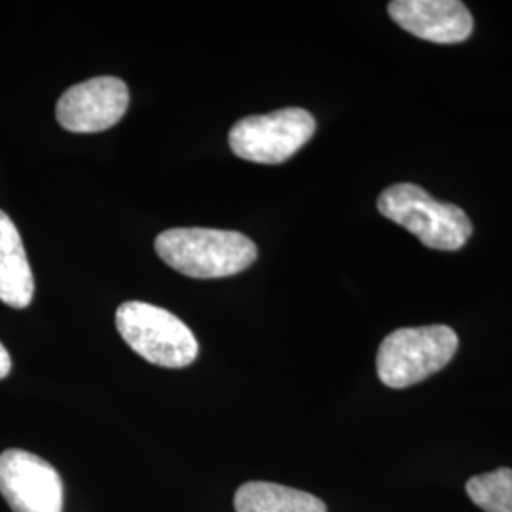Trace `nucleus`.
Here are the masks:
<instances>
[{
	"label": "nucleus",
	"mask_w": 512,
	"mask_h": 512,
	"mask_svg": "<svg viewBox=\"0 0 512 512\" xmlns=\"http://www.w3.org/2000/svg\"><path fill=\"white\" fill-rule=\"evenodd\" d=\"M156 253L188 277L219 279L247 270L256 260V245L239 232L173 228L156 238Z\"/></svg>",
	"instance_id": "1"
},
{
	"label": "nucleus",
	"mask_w": 512,
	"mask_h": 512,
	"mask_svg": "<svg viewBox=\"0 0 512 512\" xmlns=\"http://www.w3.org/2000/svg\"><path fill=\"white\" fill-rule=\"evenodd\" d=\"M378 209L429 249L459 251L473 234L471 220L458 205L437 202L418 184L385 188L378 198Z\"/></svg>",
	"instance_id": "2"
},
{
	"label": "nucleus",
	"mask_w": 512,
	"mask_h": 512,
	"mask_svg": "<svg viewBox=\"0 0 512 512\" xmlns=\"http://www.w3.org/2000/svg\"><path fill=\"white\" fill-rule=\"evenodd\" d=\"M458 346V334L446 325L393 330L378 349V376L391 389L420 384L448 365Z\"/></svg>",
	"instance_id": "3"
},
{
	"label": "nucleus",
	"mask_w": 512,
	"mask_h": 512,
	"mask_svg": "<svg viewBox=\"0 0 512 512\" xmlns=\"http://www.w3.org/2000/svg\"><path fill=\"white\" fill-rule=\"evenodd\" d=\"M116 327L129 348L152 365L184 368L198 357V340L171 311L148 302H126L116 311Z\"/></svg>",
	"instance_id": "4"
},
{
	"label": "nucleus",
	"mask_w": 512,
	"mask_h": 512,
	"mask_svg": "<svg viewBox=\"0 0 512 512\" xmlns=\"http://www.w3.org/2000/svg\"><path fill=\"white\" fill-rule=\"evenodd\" d=\"M315 133L308 110L281 109L239 120L228 141L241 160L255 164H283L304 147Z\"/></svg>",
	"instance_id": "5"
},
{
	"label": "nucleus",
	"mask_w": 512,
	"mask_h": 512,
	"mask_svg": "<svg viewBox=\"0 0 512 512\" xmlns=\"http://www.w3.org/2000/svg\"><path fill=\"white\" fill-rule=\"evenodd\" d=\"M0 494L14 512H63V480L54 467L25 450L0 456Z\"/></svg>",
	"instance_id": "6"
},
{
	"label": "nucleus",
	"mask_w": 512,
	"mask_h": 512,
	"mask_svg": "<svg viewBox=\"0 0 512 512\" xmlns=\"http://www.w3.org/2000/svg\"><path fill=\"white\" fill-rule=\"evenodd\" d=\"M129 107V90L116 76H97L61 95L55 116L73 133H97L116 126Z\"/></svg>",
	"instance_id": "7"
},
{
	"label": "nucleus",
	"mask_w": 512,
	"mask_h": 512,
	"mask_svg": "<svg viewBox=\"0 0 512 512\" xmlns=\"http://www.w3.org/2000/svg\"><path fill=\"white\" fill-rule=\"evenodd\" d=\"M387 12L406 33L437 44H459L475 27L469 8L459 0H393Z\"/></svg>",
	"instance_id": "8"
},
{
	"label": "nucleus",
	"mask_w": 512,
	"mask_h": 512,
	"mask_svg": "<svg viewBox=\"0 0 512 512\" xmlns=\"http://www.w3.org/2000/svg\"><path fill=\"white\" fill-rule=\"evenodd\" d=\"M35 277L16 224L0 211V300L23 310L33 302Z\"/></svg>",
	"instance_id": "9"
},
{
	"label": "nucleus",
	"mask_w": 512,
	"mask_h": 512,
	"mask_svg": "<svg viewBox=\"0 0 512 512\" xmlns=\"http://www.w3.org/2000/svg\"><path fill=\"white\" fill-rule=\"evenodd\" d=\"M238 512H327L315 495L272 482H247L234 497Z\"/></svg>",
	"instance_id": "10"
},
{
	"label": "nucleus",
	"mask_w": 512,
	"mask_h": 512,
	"mask_svg": "<svg viewBox=\"0 0 512 512\" xmlns=\"http://www.w3.org/2000/svg\"><path fill=\"white\" fill-rule=\"evenodd\" d=\"M471 501L486 512H512V469L501 467L476 475L465 484Z\"/></svg>",
	"instance_id": "11"
},
{
	"label": "nucleus",
	"mask_w": 512,
	"mask_h": 512,
	"mask_svg": "<svg viewBox=\"0 0 512 512\" xmlns=\"http://www.w3.org/2000/svg\"><path fill=\"white\" fill-rule=\"evenodd\" d=\"M10 368H12V361H10V355L6 348L0 344V380L6 378L10 374Z\"/></svg>",
	"instance_id": "12"
}]
</instances>
